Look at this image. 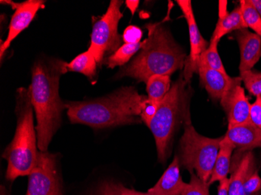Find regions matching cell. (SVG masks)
Masks as SVG:
<instances>
[{
    "instance_id": "8",
    "label": "cell",
    "mask_w": 261,
    "mask_h": 195,
    "mask_svg": "<svg viewBox=\"0 0 261 195\" xmlns=\"http://www.w3.org/2000/svg\"><path fill=\"white\" fill-rule=\"evenodd\" d=\"M26 195H63L55 155L39 151L37 164L29 175Z\"/></svg>"
},
{
    "instance_id": "1",
    "label": "cell",
    "mask_w": 261,
    "mask_h": 195,
    "mask_svg": "<svg viewBox=\"0 0 261 195\" xmlns=\"http://www.w3.org/2000/svg\"><path fill=\"white\" fill-rule=\"evenodd\" d=\"M66 63L58 59L39 60L32 70L29 86L31 100L36 115L38 147L47 152L54 134L61 125L65 103L59 95L60 78L67 73Z\"/></svg>"
},
{
    "instance_id": "29",
    "label": "cell",
    "mask_w": 261,
    "mask_h": 195,
    "mask_svg": "<svg viewBox=\"0 0 261 195\" xmlns=\"http://www.w3.org/2000/svg\"><path fill=\"white\" fill-rule=\"evenodd\" d=\"M92 195H122L120 190V184L114 182H104L96 191Z\"/></svg>"
},
{
    "instance_id": "3",
    "label": "cell",
    "mask_w": 261,
    "mask_h": 195,
    "mask_svg": "<svg viewBox=\"0 0 261 195\" xmlns=\"http://www.w3.org/2000/svg\"><path fill=\"white\" fill-rule=\"evenodd\" d=\"M148 38L140 53L120 70L117 77L146 83L154 75H171L185 66L187 55L161 23L146 24Z\"/></svg>"
},
{
    "instance_id": "26",
    "label": "cell",
    "mask_w": 261,
    "mask_h": 195,
    "mask_svg": "<svg viewBox=\"0 0 261 195\" xmlns=\"http://www.w3.org/2000/svg\"><path fill=\"white\" fill-rule=\"evenodd\" d=\"M261 190V177L254 171L246 180L243 187L244 195H257Z\"/></svg>"
},
{
    "instance_id": "10",
    "label": "cell",
    "mask_w": 261,
    "mask_h": 195,
    "mask_svg": "<svg viewBox=\"0 0 261 195\" xmlns=\"http://www.w3.org/2000/svg\"><path fill=\"white\" fill-rule=\"evenodd\" d=\"M242 82L241 77H233L230 87L221 99V105L228 117V127L250 122L251 104L241 86Z\"/></svg>"
},
{
    "instance_id": "7",
    "label": "cell",
    "mask_w": 261,
    "mask_h": 195,
    "mask_svg": "<svg viewBox=\"0 0 261 195\" xmlns=\"http://www.w3.org/2000/svg\"><path fill=\"white\" fill-rule=\"evenodd\" d=\"M124 1L112 0L102 17L92 18V31L89 50L96 59L98 64H102L121 46L122 36L118 33V23L122 18L121 6Z\"/></svg>"
},
{
    "instance_id": "9",
    "label": "cell",
    "mask_w": 261,
    "mask_h": 195,
    "mask_svg": "<svg viewBox=\"0 0 261 195\" xmlns=\"http://www.w3.org/2000/svg\"><path fill=\"white\" fill-rule=\"evenodd\" d=\"M177 4L179 6L187 21L189 32V42H190V54L186 58L185 62V70L183 77L185 80L189 83L195 73H198L199 70V59L203 52L209 46L208 42L203 39L199 32L193 6L190 0H177Z\"/></svg>"
},
{
    "instance_id": "35",
    "label": "cell",
    "mask_w": 261,
    "mask_h": 195,
    "mask_svg": "<svg viewBox=\"0 0 261 195\" xmlns=\"http://www.w3.org/2000/svg\"><path fill=\"white\" fill-rule=\"evenodd\" d=\"M1 195H8L7 193V191H6V190H4V189H3V187L2 190H1Z\"/></svg>"
},
{
    "instance_id": "34",
    "label": "cell",
    "mask_w": 261,
    "mask_h": 195,
    "mask_svg": "<svg viewBox=\"0 0 261 195\" xmlns=\"http://www.w3.org/2000/svg\"><path fill=\"white\" fill-rule=\"evenodd\" d=\"M252 4L254 6L255 8L259 12L261 17V0H251Z\"/></svg>"
},
{
    "instance_id": "13",
    "label": "cell",
    "mask_w": 261,
    "mask_h": 195,
    "mask_svg": "<svg viewBox=\"0 0 261 195\" xmlns=\"http://www.w3.org/2000/svg\"><path fill=\"white\" fill-rule=\"evenodd\" d=\"M224 138L240 152H250L261 147V129L250 123L228 127Z\"/></svg>"
},
{
    "instance_id": "32",
    "label": "cell",
    "mask_w": 261,
    "mask_h": 195,
    "mask_svg": "<svg viewBox=\"0 0 261 195\" xmlns=\"http://www.w3.org/2000/svg\"><path fill=\"white\" fill-rule=\"evenodd\" d=\"M120 190H121V194L122 195H154L152 193H144V192L137 191V190H133V189L127 188L124 187L122 184H120Z\"/></svg>"
},
{
    "instance_id": "16",
    "label": "cell",
    "mask_w": 261,
    "mask_h": 195,
    "mask_svg": "<svg viewBox=\"0 0 261 195\" xmlns=\"http://www.w3.org/2000/svg\"><path fill=\"white\" fill-rule=\"evenodd\" d=\"M198 74L200 83L206 89L210 96L215 100L221 101L233 80V77L224 75L221 72L203 65L199 66Z\"/></svg>"
},
{
    "instance_id": "12",
    "label": "cell",
    "mask_w": 261,
    "mask_h": 195,
    "mask_svg": "<svg viewBox=\"0 0 261 195\" xmlns=\"http://www.w3.org/2000/svg\"><path fill=\"white\" fill-rule=\"evenodd\" d=\"M240 49V73L250 70L261 57V37L247 29L234 34Z\"/></svg>"
},
{
    "instance_id": "14",
    "label": "cell",
    "mask_w": 261,
    "mask_h": 195,
    "mask_svg": "<svg viewBox=\"0 0 261 195\" xmlns=\"http://www.w3.org/2000/svg\"><path fill=\"white\" fill-rule=\"evenodd\" d=\"M186 184L180 173L179 158L176 155L158 183L148 192L154 195H181Z\"/></svg>"
},
{
    "instance_id": "17",
    "label": "cell",
    "mask_w": 261,
    "mask_h": 195,
    "mask_svg": "<svg viewBox=\"0 0 261 195\" xmlns=\"http://www.w3.org/2000/svg\"><path fill=\"white\" fill-rule=\"evenodd\" d=\"M256 171L254 155L250 152L243 154L237 165L234 166L229 179L228 195H244L245 182Z\"/></svg>"
},
{
    "instance_id": "33",
    "label": "cell",
    "mask_w": 261,
    "mask_h": 195,
    "mask_svg": "<svg viewBox=\"0 0 261 195\" xmlns=\"http://www.w3.org/2000/svg\"><path fill=\"white\" fill-rule=\"evenodd\" d=\"M125 4L127 8L132 12V14L134 15L135 12H136V9L138 8V6H139V1H138V0L137 1H126Z\"/></svg>"
},
{
    "instance_id": "15",
    "label": "cell",
    "mask_w": 261,
    "mask_h": 195,
    "mask_svg": "<svg viewBox=\"0 0 261 195\" xmlns=\"http://www.w3.org/2000/svg\"><path fill=\"white\" fill-rule=\"evenodd\" d=\"M246 29L247 25L243 19L240 6L229 13L227 10V1H220L219 18L211 40L219 42L224 35Z\"/></svg>"
},
{
    "instance_id": "31",
    "label": "cell",
    "mask_w": 261,
    "mask_h": 195,
    "mask_svg": "<svg viewBox=\"0 0 261 195\" xmlns=\"http://www.w3.org/2000/svg\"><path fill=\"white\" fill-rule=\"evenodd\" d=\"M218 195H228V185H229V178H224L219 182Z\"/></svg>"
},
{
    "instance_id": "27",
    "label": "cell",
    "mask_w": 261,
    "mask_h": 195,
    "mask_svg": "<svg viewBox=\"0 0 261 195\" xmlns=\"http://www.w3.org/2000/svg\"><path fill=\"white\" fill-rule=\"evenodd\" d=\"M160 105H161V103L153 102V101L149 99L145 101L144 105L142 107V114H141V119H142V121L144 122L146 125H149L154 116L156 115Z\"/></svg>"
},
{
    "instance_id": "21",
    "label": "cell",
    "mask_w": 261,
    "mask_h": 195,
    "mask_svg": "<svg viewBox=\"0 0 261 195\" xmlns=\"http://www.w3.org/2000/svg\"><path fill=\"white\" fill-rule=\"evenodd\" d=\"M145 40L137 44H123L112 55L104 60V64L109 68L116 67H122L125 65L130 58L142 49L144 46Z\"/></svg>"
},
{
    "instance_id": "20",
    "label": "cell",
    "mask_w": 261,
    "mask_h": 195,
    "mask_svg": "<svg viewBox=\"0 0 261 195\" xmlns=\"http://www.w3.org/2000/svg\"><path fill=\"white\" fill-rule=\"evenodd\" d=\"M171 77L168 75H154L146 82L148 99L161 103L171 89Z\"/></svg>"
},
{
    "instance_id": "2",
    "label": "cell",
    "mask_w": 261,
    "mask_h": 195,
    "mask_svg": "<svg viewBox=\"0 0 261 195\" xmlns=\"http://www.w3.org/2000/svg\"><path fill=\"white\" fill-rule=\"evenodd\" d=\"M147 99L134 87H124L95 100L67 102L65 108L70 123L103 129L140 123Z\"/></svg>"
},
{
    "instance_id": "24",
    "label": "cell",
    "mask_w": 261,
    "mask_h": 195,
    "mask_svg": "<svg viewBox=\"0 0 261 195\" xmlns=\"http://www.w3.org/2000/svg\"><path fill=\"white\" fill-rule=\"evenodd\" d=\"M240 77L245 87L252 95L256 97L261 95V72L247 70L240 73Z\"/></svg>"
},
{
    "instance_id": "11",
    "label": "cell",
    "mask_w": 261,
    "mask_h": 195,
    "mask_svg": "<svg viewBox=\"0 0 261 195\" xmlns=\"http://www.w3.org/2000/svg\"><path fill=\"white\" fill-rule=\"evenodd\" d=\"M1 3L12 6L13 9L15 10L14 15L12 17L10 25H9L7 38L1 44V47H0V55H1V60H3L4 53L8 49L9 47L10 46L11 42L23 30H25L30 25L34 17L37 14V12L40 9L44 8L45 1H42V0H28V1L20 3V4L12 2V1H1Z\"/></svg>"
},
{
    "instance_id": "5",
    "label": "cell",
    "mask_w": 261,
    "mask_h": 195,
    "mask_svg": "<svg viewBox=\"0 0 261 195\" xmlns=\"http://www.w3.org/2000/svg\"><path fill=\"white\" fill-rule=\"evenodd\" d=\"M188 83L183 74L180 76L164 97L156 115L148 125L156 142L158 158L161 162H164L169 155L171 142L177 124L189 118Z\"/></svg>"
},
{
    "instance_id": "6",
    "label": "cell",
    "mask_w": 261,
    "mask_h": 195,
    "mask_svg": "<svg viewBox=\"0 0 261 195\" xmlns=\"http://www.w3.org/2000/svg\"><path fill=\"white\" fill-rule=\"evenodd\" d=\"M190 121V120H189ZM185 126L184 133L180 141V164L189 172L208 183L215 167L223 137L210 138L201 135L190 122Z\"/></svg>"
},
{
    "instance_id": "4",
    "label": "cell",
    "mask_w": 261,
    "mask_h": 195,
    "mask_svg": "<svg viewBox=\"0 0 261 195\" xmlns=\"http://www.w3.org/2000/svg\"><path fill=\"white\" fill-rule=\"evenodd\" d=\"M16 99L15 135L3 154V158L8 162L6 177L10 181L29 176L37 164L39 154L37 133L34 126V108L29 89H17Z\"/></svg>"
},
{
    "instance_id": "18",
    "label": "cell",
    "mask_w": 261,
    "mask_h": 195,
    "mask_svg": "<svg viewBox=\"0 0 261 195\" xmlns=\"http://www.w3.org/2000/svg\"><path fill=\"white\" fill-rule=\"evenodd\" d=\"M234 149V145L223 137L220 143L219 152L213 170L212 175L208 182L210 186L215 182H220L223 179L227 178L231 168V155Z\"/></svg>"
},
{
    "instance_id": "23",
    "label": "cell",
    "mask_w": 261,
    "mask_h": 195,
    "mask_svg": "<svg viewBox=\"0 0 261 195\" xmlns=\"http://www.w3.org/2000/svg\"><path fill=\"white\" fill-rule=\"evenodd\" d=\"M240 3L243 19L247 27H250L255 34L261 37V17L259 12L252 4L251 0H241Z\"/></svg>"
},
{
    "instance_id": "30",
    "label": "cell",
    "mask_w": 261,
    "mask_h": 195,
    "mask_svg": "<svg viewBox=\"0 0 261 195\" xmlns=\"http://www.w3.org/2000/svg\"><path fill=\"white\" fill-rule=\"evenodd\" d=\"M250 122L261 129V95L256 97V100L250 107Z\"/></svg>"
},
{
    "instance_id": "28",
    "label": "cell",
    "mask_w": 261,
    "mask_h": 195,
    "mask_svg": "<svg viewBox=\"0 0 261 195\" xmlns=\"http://www.w3.org/2000/svg\"><path fill=\"white\" fill-rule=\"evenodd\" d=\"M143 32L140 27L130 25L126 27L122 35V40L126 44H137L141 42Z\"/></svg>"
},
{
    "instance_id": "25",
    "label": "cell",
    "mask_w": 261,
    "mask_h": 195,
    "mask_svg": "<svg viewBox=\"0 0 261 195\" xmlns=\"http://www.w3.org/2000/svg\"><path fill=\"white\" fill-rule=\"evenodd\" d=\"M191 179L189 184H186L181 195H210V185L206 182L201 180L196 173H190Z\"/></svg>"
},
{
    "instance_id": "22",
    "label": "cell",
    "mask_w": 261,
    "mask_h": 195,
    "mask_svg": "<svg viewBox=\"0 0 261 195\" xmlns=\"http://www.w3.org/2000/svg\"><path fill=\"white\" fill-rule=\"evenodd\" d=\"M218 41L211 40L209 46L206 51L203 52L199 59V65L206 66L208 68L213 69L217 71L221 72L224 75H228L226 70L224 68V64L221 61V57L218 53Z\"/></svg>"
},
{
    "instance_id": "19",
    "label": "cell",
    "mask_w": 261,
    "mask_h": 195,
    "mask_svg": "<svg viewBox=\"0 0 261 195\" xmlns=\"http://www.w3.org/2000/svg\"><path fill=\"white\" fill-rule=\"evenodd\" d=\"M97 64L92 52L88 50L76 57L69 64L66 63V71L77 72L84 74L92 81L96 77Z\"/></svg>"
}]
</instances>
